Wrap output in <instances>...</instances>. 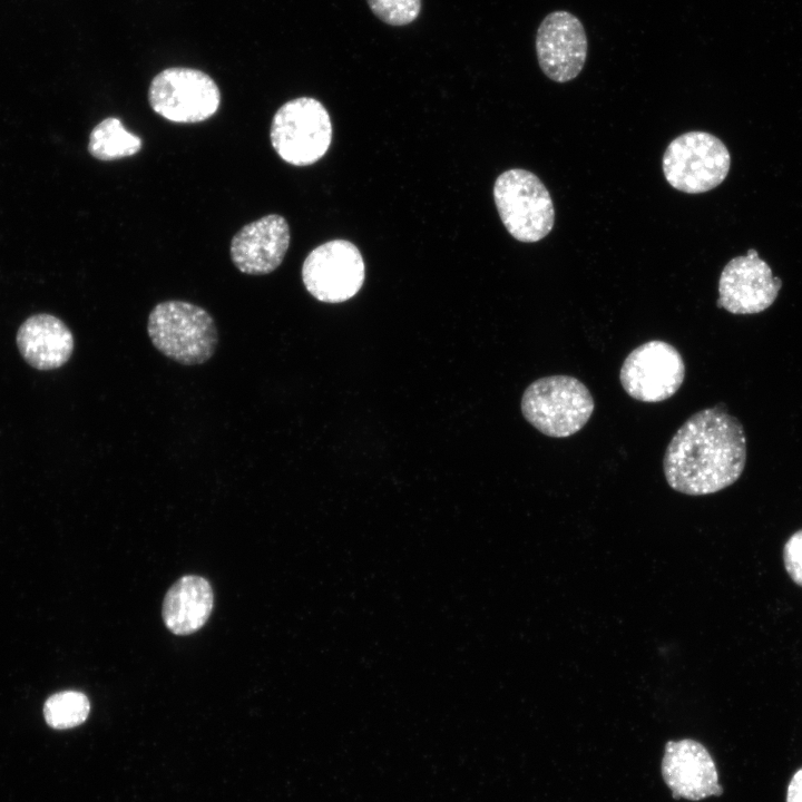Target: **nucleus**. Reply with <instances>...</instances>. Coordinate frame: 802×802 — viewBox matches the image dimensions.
I'll use <instances>...</instances> for the list:
<instances>
[{
	"label": "nucleus",
	"mask_w": 802,
	"mask_h": 802,
	"mask_svg": "<svg viewBox=\"0 0 802 802\" xmlns=\"http://www.w3.org/2000/svg\"><path fill=\"white\" fill-rule=\"evenodd\" d=\"M371 11L384 23L405 26L420 14L421 0H366Z\"/></svg>",
	"instance_id": "nucleus-18"
},
{
	"label": "nucleus",
	"mask_w": 802,
	"mask_h": 802,
	"mask_svg": "<svg viewBox=\"0 0 802 802\" xmlns=\"http://www.w3.org/2000/svg\"><path fill=\"white\" fill-rule=\"evenodd\" d=\"M271 144L287 164L309 166L321 159L332 140V124L326 108L312 97L286 101L274 114Z\"/></svg>",
	"instance_id": "nucleus-5"
},
{
	"label": "nucleus",
	"mask_w": 802,
	"mask_h": 802,
	"mask_svg": "<svg viewBox=\"0 0 802 802\" xmlns=\"http://www.w3.org/2000/svg\"><path fill=\"white\" fill-rule=\"evenodd\" d=\"M786 802H802V767L793 774L789 782Z\"/></svg>",
	"instance_id": "nucleus-20"
},
{
	"label": "nucleus",
	"mask_w": 802,
	"mask_h": 802,
	"mask_svg": "<svg viewBox=\"0 0 802 802\" xmlns=\"http://www.w3.org/2000/svg\"><path fill=\"white\" fill-rule=\"evenodd\" d=\"M746 462L742 423L718 404L691 415L671 439L663 459L667 483L689 496L733 485Z\"/></svg>",
	"instance_id": "nucleus-1"
},
{
	"label": "nucleus",
	"mask_w": 802,
	"mask_h": 802,
	"mask_svg": "<svg viewBox=\"0 0 802 802\" xmlns=\"http://www.w3.org/2000/svg\"><path fill=\"white\" fill-rule=\"evenodd\" d=\"M90 712L88 697L78 691H62L51 695L43 705V716L49 726L67 730L82 724Z\"/></svg>",
	"instance_id": "nucleus-17"
},
{
	"label": "nucleus",
	"mask_w": 802,
	"mask_h": 802,
	"mask_svg": "<svg viewBox=\"0 0 802 802\" xmlns=\"http://www.w3.org/2000/svg\"><path fill=\"white\" fill-rule=\"evenodd\" d=\"M782 280L774 277L769 264L756 250L732 258L718 280L717 306L732 314H755L776 300Z\"/></svg>",
	"instance_id": "nucleus-11"
},
{
	"label": "nucleus",
	"mask_w": 802,
	"mask_h": 802,
	"mask_svg": "<svg viewBox=\"0 0 802 802\" xmlns=\"http://www.w3.org/2000/svg\"><path fill=\"white\" fill-rule=\"evenodd\" d=\"M365 265L359 248L345 239L325 242L312 250L302 265L307 292L325 303H341L362 287Z\"/></svg>",
	"instance_id": "nucleus-8"
},
{
	"label": "nucleus",
	"mask_w": 802,
	"mask_h": 802,
	"mask_svg": "<svg viewBox=\"0 0 802 802\" xmlns=\"http://www.w3.org/2000/svg\"><path fill=\"white\" fill-rule=\"evenodd\" d=\"M535 48L541 71L550 80L563 84L581 72L588 40L579 18L567 10H555L541 20Z\"/></svg>",
	"instance_id": "nucleus-10"
},
{
	"label": "nucleus",
	"mask_w": 802,
	"mask_h": 802,
	"mask_svg": "<svg viewBox=\"0 0 802 802\" xmlns=\"http://www.w3.org/2000/svg\"><path fill=\"white\" fill-rule=\"evenodd\" d=\"M17 345L25 361L37 370H53L67 363L74 351V335L57 316L36 314L19 327Z\"/></svg>",
	"instance_id": "nucleus-14"
},
{
	"label": "nucleus",
	"mask_w": 802,
	"mask_h": 802,
	"mask_svg": "<svg viewBox=\"0 0 802 802\" xmlns=\"http://www.w3.org/2000/svg\"><path fill=\"white\" fill-rule=\"evenodd\" d=\"M213 607L214 593L209 581L198 575H185L165 594L162 617L170 633L186 636L207 623Z\"/></svg>",
	"instance_id": "nucleus-15"
},
{
	"label": "nucleus",
	"mask_w": 802,
	"mask_h": 802,
	"mask_svg": "<svg viewBox=\"0 0 802 802\" xmlns=\"http://www.w3.org/2000/svg\"><path fill=\"white\" fill-rule=\"evenodd\" d=\"M143 147L139 136L128 131L119 118L108 117L90 133L88 151L99 160H115L137 154Z\"/></svg>",
	"instance_id": "nucleus-16"
},
{
	"label": "nucleus",
	"mask_w": 802,
	"mask_h": 802,
	"mask_svg": "<svg viewBox=\"0 0 802 802\" xmlns=\"http://www.w3.org/2000/svg\"><path fill=\"white\" fill-rule=\"evenodd\" d=\"M668 184L687 194L708 192L727 176L731 155L724 143L706 131H688L673 139L663 156Z\"/></svg>",
	"instance_id": "nucleus-6"
},
{
	"label": "nucleus",
	"mask_w": 802,
	"mask_h": 802,
	"mask_svg": "<svg viewBox=\"0 0 802 802\" xmlns=\"http://www.w3.org/2000/svg\"><path fill=\"white\" fill-rule=\"evenodd\" d=\"M493 199L508 233L520 242H538L554 227L552 199L542 182L531 172L511 168L493 185Z\"/></svg>",
	"instance_id": "nucleus-4"
},
{
	"label": "nucleus",
	"mask_w": 802,
	"mask_h": 802,
	"mask_svg": "<svg viewBox=\"0 0 802 802\" xmlns=\"http://www.w3.org/2000/svg\"><path fill=\"white\" fill-rule=\"evenodd\" d=\"M783 561L791 579L802 587V529L786 540L783 548Z\"/></svg>",
	"instance_id": "nucleus-19"
},
{
	"label": "nucleus",
	"mask_w": 802,
	"mask_h": 802,
	"mask_svg": "<svg viewBox=\"0 0 802 802\" xmlns=\"http://www.w3.org/2000/svg\"><path fill=\"white\" fill-rule=\"evenodd\" d=\"M147 332L160 353L184 365L206 362L218 343L211 314L186 301L170 300L155 305L148 316Z\"/></svg>",
	"instance_id": "nucleus-2"
},
{
	"label": "nucleus",
	"mask_w": 802,
	"mask_h": 802,
	"mask_svg": "<svg viewBox=\"0 0 802 802\" xmlns=\"http://www.w3.org/2000/svg\"><path fill=\"white\" fill-rule=\"evenodd\" d=\"M685 378V363L672 344L652 340L634 349L624 360L619 380L625 392L642 402L671 398Z\"/></svg>",
	"instance_id": "nucleus-9"
},
{
	"label": "nucleus",
	"mask_w": 802,
	"mask_h": 802,
	"mask_svg": "<svg viewBox=\"0 0 802 802\" xmlns=\"http://www.w3.org/2000/svg\"><path fill=\"white\" fill-rule=\"evenodd\" d=\"M595 408L588 388L570 375H550L534 381L521 398L525 419L541 433L567 438L578 432Z\"/></svg>",
	"instance_id": "nucleus-3"
},
{
	"label": "nucleus",
	"mask_w": 802,
	"mask_h": 802,
	"mask_svg": "<svg viewBox=\"0 0 802 802\" xmlns=\"http://www.w3.org/2000/svg\"><path fill=\"white\" fill-rule=\"evenodd\" d=\"M151 109L163 118L178 124L209 119L221 105L216 82L204 71L172 67L157 74L148 89Z\"/></svg>",
	"instance_id": "nucleus-7"
},
{
	"label": "nucleus",
	"mask_w": 802,
	"mask_h": 802,
	"mask_svg": "<svg viewBox=\"0 0 802 802\" xmlns=\"http://www.w3.org/2000/svg\"><path fill=\"white\" fill-rule=\"evenodd\" d=\"M662 773L677 799L697 801L723 792L711 754L694 740L666 743Z\"/></svg>",
	"instance_id": "nucleus-13"
},
{
	"label": "nucleus",
	"mask_w": 802,
	"mask_h": 802,
	"mask_svg": "<svg viewBox=\"0 0 802 802\" xmlns=\"http://www.w3.org/2000/svg\"><path fill=\"white\" fill-rule=\"evenodd\" d=\"M290 226L278 214H268L244 225L232 238L229 253L235 267L248 275H265L283 262L290 245Z\"/></svg>",
	"instance_id": "nucleus-12"
}]
</instances>
